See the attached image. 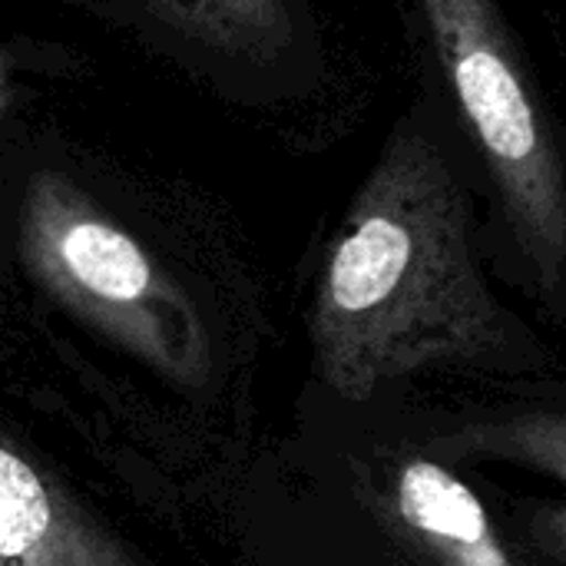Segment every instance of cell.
Masks as SVG:
<instances>
[{
  "label": "cell",
  "mask_w": 566,
  "mask_h": 566,
  "mask_svg": "<svg viewBox=\"0 0 566 566\" xmlns=\"http://www.w3.org/2000/svg\"><path fill=\"white\" fill-rule=\"evenodd\" d=\"M478 192L418 99L391 126L325 255L312 348L345 401L434 365L491 361L511 318L478 252Z\"/></svg>",
  "instance_id": "obj_1"
},
{
  "label": "cell",
  "mask_w": 566,
  "mask_h": 566,
  "mask_svg": "<svg viewBox=\"0 0 566 566\" xmlns=\"http://www.w3.org/2000/svg\"><path fill=\"white\" fill-rule=\"evenodd\" d=\"M398 531L431 566H514L484 504L448 468L411 458L391 488Z\"/></svg>",
  "instance_id": "obj_6"
},
{
  "label": "cell",
  "mask_w": 566,
  "mask_h": 566,
  "mask_svg": "<svg viewBox=\"0 0 566 566\" xmlns=\"http://www.w3.org/2000/svg\"><path fill=\"white\" fill-rule=\"evenodd\" d=\"M444 448H468L474 454H494L541 468L566 484V415H521L491 428H471L441 441Z\"/></svg>",
  "instance_id": "obj_7"
},
{
  "label": "cell",
  "mask_w": 566,
  "mask_h": 566,
  "mask_svg": "<svg viewBox=\"0 0 566 566\" xmlns=\"http://www.w3.org/2000/svg\"><path fill=\"white\" fill-rule=\"evenodd\" d=\"M186 70L239 103L308 93L322 73V33L308 0H116Z\"/></svg>",
  "instance_id": "obj_4"
},
{
  "label": "cell",
  "mask_w": 566,
  "mask_h": 566,
  "mask_svg": "<svg viewBox=\"0 0 566 566\" xmlns=\"http://www.w3.org/2000/svg\"><path fill=\"white\" fill-rule=\"evenodd\" d=\"M20 70H23V46L17 43H7L0 40V123L17 96V80H20Z\"/></svg>",
  "instance_id": "obj_8"
},
{
  "label": "cell",
  "mask_w": 566,
  "mask_h": 566,
  "mask_svg": "<svg viewBox=\"0 0 566 566\" xmlns=\"http://www.w3.org/2000/svg\"><path fill=\"white\" fill-rule=\"evenodd\" d=\"M0 566H139L0 438Z\"/></svg>",
  "instance_id": "obj_5"
},
{
  "label": "cell",
  "mask_w": 566,
  "mask_h": 566,
  "mask_svg": "<svg viewBox=\"0 0 566 566\" xmlns=\"http://www.w3.org/2000/svg\"><path fill=\"white\" fill-rule=\"evenodd\" d=\"M424 103L531 289L566 315V139L501 0H401Z\"/></svg>",
  "instance_id": "obj_2"
},
{
  "label": "cell",
  "mask_w": 566,
  "mask_h": 566,
  "mask_svg": "<svg viewBox=\"0 0 566 566\" xmlns=\"http://www.w3.org/2000/svg\"><path fill=\"white\" fill-rule=\"evenodd\" d=\"M20 249L33 279L60 305L153 371L186 388L209 381L212 348L192 298L63 172L30 176Z\"/></svg>",
  "instance_id": "obj_3"
}]
</instances>
